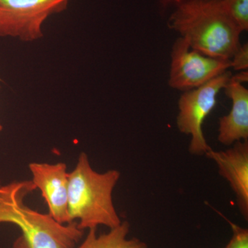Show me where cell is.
<instances>
[{
	"mask_svg": "<svg viewBox=\"0 0 248 248\" xmlns=\"http://www.w3.org/2000/svg\"><path fill=\"white\" fill-rule=\"evenodd\" d=\"M172 8L168 27L191 48L208 56L230 59L241 45L242 31L226 11L223 0H159Z\"/></svg>",
	"mask_w": 248,
	"mask_h": 248,
	"instance_id": "6da1fadb",
	"label": "cell"
},
{
	"mask_svg": "<svg viewBox=\"0 0 248 248\" xmlns=\"http://www.w3.org/2000/svg\"><path fill=\"white\" fill-rule=\"evenodd\" d=\"M35 190L32 180L0 186V223H13L22 233L12 248H76L84 236L78 222L61 224L26 205V197Z\"/></svg>",
	"mask_w": 248,
	"mask_h": 248,
	"instance_id": "7a4b0ae2",
	"label": "cell"
},
{
	"mask_svg": "<svg viewBox=\"0 0 248 248\" xmlns=\"http://www.w3.org/2000/svg\"><path fill=\"white\" fill-rule=\"evenodd\" d=\"M120 178L116 170L99 173L91 167L85 153L80 154L76 168L68 172V210L71 221L80 230L107 226L112 229L122 221L116 212L112 192Z\"/></svg>",
	"mask_w": 248,
	"mask_h": 248,
	"instance_id": "3957f363",
	"label": "cell"
},
{
	"mask_svg": "<svg viewBox=\"0 0 248 248\" xmlns=\"http://www.w3.org/2000/svg\"><path fill=\"white\" fill-rule=\"evenodd\" d=\"M71 0H0V37L24 42L43 38V25L68 9Z\"/></svg>",
	"mask_w": 248,
	"mask_h": 248,
	"instance_id": "277c9868",
	"label": "cell"
},
{
	"mask_svg": "<svg viewBox=\"0 0 248 248\" xmlns=\"http://www.w3.org/2000/svg\"><path fill=\"white\" fill-rule=\"evenodd\" d=\"M232 76L228 71L197 89L185 91L178 102L177 125L181 133L190 135L189 152L203 155L211 149L203 132V124L217 104V96Z\"/></svg>",
	"mask_w": 248,
	"mask_h": 248,
	"instance_id": "5b68a950",
	"label": "cell"
},
{
	"mask_svg": "<svg viewBox=\"0 0 248 248\" xmlns=\"http://www.w3.org/2000/svg\"><path fill=\"white\" fill-rule=\"evenodd\" d=\"M170 56L169 85L183 92L197 89L232 68L230 59L204 55L181 37L173 45Z\"/></svg>",
	"mask_w": 248,
	"mask_h": 248,
	"instance_id": "8992f818",
	"label": "cell"
},
{
	"mask_svg": "<svg viewBox=\"0 0 248 248\" xmlns=\"http://www.w3.org/2000/svg\"><path fill=\"white\" fill-rule=\"evenodd\" d=\"M32 182L48 205V215L61 224L72 223L68 210V172L64 163H31Z\"/></svg>",
	"mask_w": 248,
	"mask_h": 248,
	"instance_id": "52a82bcc",
	"label": "cell"
},
{
	"mask_svg": "<svg viewBox=\"0 0 248 248\" xmlns=\"http://www.w3.org/2000/svg\"><path fill=\"white\" fill-rule=\"evenodd\" d=\"M218 168L221 177L234 191L241 215L248 219V140L236 142L225 151L209 150L205 153Z\"/></svg>",
	"mask_w": 248,
	"mask_h": 248,
	"instance_id": "ba28073f",
	"label": "cell"
},
{
	"mask_svg": "<svg viewBox=\"0 0 248 248\" xmlns=\"http://www.w3.org/2000/svg\"><path fill=\"white\" fill-rule=\"evenodd\" d=\"M223 89L232 100V108L228 115L220 118L218 141L231 146L248 140V90L232 76Z\"/></svg>",
	"mask_w": 248,
	"mask_h": 248,
	"instance_id": "9c48e42d",
	"label": "cell"
},
{
	"mask_svg": "<svg viewBox=\"0 0 248 248\" xmlns=\"http://www.w3.org/2000/svg\"><path fill=\"white\" fill-rule=\"evenodd\" d=\"M130 227L128 221L122 222L120 226L99 236L97 228H91L82 244L77 248H148V245L140 239H127Z\"/></svg>",
	"mask_w": 248,
	"mask_h": 248,
	"instance_id": "30bf717a",
	"label": "cell"
},
{
	"mask_svg": "<svg viewBox=\"0 0 248 248\" xmlns=\"http://www.w3.org/2000/svg\"><path fill=\"white\" fill-rule=\"evenodd\" d=\"M223 4L240 30H248V0H223Z\"/></svg>",
	"mask_w": 248,
	"mask_h": 248,
	"instance_id": "8fae6325",
	"label": "cell"
},
{
	"mask_svg": "<svg viewBox=\"0 0 248 248\" xmlns=\"http://www.w3.org/2000/svg\"><path fill=\"white\" fill-rule=\"evenodd\" d=\"M232 229V237L225 248H248V231L227 219Z\"/></svg>",
	"mask_w": 248,
	"mask_h": 248,
	"instance_id": "7c38bea8",
	"label": "cell"
},
{
	"mask_svg": "<svg viewBox=\"0 0 248 248\" xmlns=\"http://www.w3.org/2000/svg\"><path fill=\"white\" fill-rule=\"evenodd\" d=\"M232 68L236 71H248V45L239 46L231 58Z\"/></svg>",
	"mask_w": 248,
	"mask_h": 248,
	"instance_id": "4fadbf2b",
	"label": "cell"
},
{
	"mask_svg": "<svg viewBox=\"0 0 248 248\" xmlns=\"http://www.w3.org/2000/svg\"><path fill=\"white\" fill-rule=\"evenodd\" d=\"M233 78L234 79H236V81H239V82L243 83L248 82V71H239V73L238 74L235 75L234 76H233Z\"/></svg>",
	"mask_w": 248,
	"mask_h": 248,
	"instance_id": "5bb4252c",
	"label": "cell"
},
{
	"mask_svg": "<svg viewBox=\"0 0 248 248\" xmlns=\"http://www.w3.org/2000/svg\"><path fill=\"white\" fill-rule=\"evenodd\" d=\"M0 90H1V86H0ZM3 130V125H1V124H0V132L1 131V130Z\"/></svg>",
	"mask_w": 248,
	"mask_h": 248,
	"instance_id": "9a60e30c",
	"label": "cell"
}]
</instances>
